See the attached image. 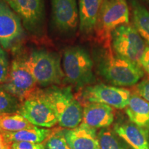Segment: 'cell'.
Instances as JSON below:
<instances>
[{
    "label": "cell",
    "mask_w": 149,
    "mask_h": 149,
    "mask_svg": "<svg viewBox=\"0 0 149 149\" xmlns=\"http://www.w3.org/2000/svg\"><path fill=\"white\" fill-rule=\"evenodd\" d=\"M34 126L18 112L0 114V130L2 131L15 132Z\"/></svg>",
    "instance_id": "obj_20"
},
{
    "label": "cell",
    "mask_w": 149,
    "mask_h": 149,
    "mask_svg": "<svg viewBox=\"0 0 149 149\" xmlns=\"http://www.w3.org/2000/svg\"><path fill=\"white\" fill-rule=\"evenodd\" d=\"M140 66L149 74V46H146L140 61Z\"/></svg>",
    "instance_id": "obj_27"
},
{
    "label": "cell",
    "mask_w": 149,
    "mask_h": 149,
    "mask_svg": "<svg viewBox=\"0 0 149 149\" xmlns=\"http://www.w3.org/2000/svg\"><path fill=\"white\" fill-rule=\"evenodd\" d=\"M41 90L61 128L71 129L82 122L83 105L74 95L71 87L52 86Z\"/></svg>",
    "instance_id": "obj_2"
},
{
    "label": "cell",
    "mask_w": 149,
    "mask_h": 149,
    "mask_svg": "<svg viewBox=\"0 0 149 149\" xmlns=\"http://www.w3.org/2000/svg\"><path fill=\"white\" fill-rule=\"evenodd\" d=\"M62 68L65 80L77 89L90 86L95 81L93 61L81 46H70L64 51Z\"/></svg>",
    "instance_id": "obj_3"
},
{
    "label": "cell",
    "mask_w": 149,
    "mask_h": 149,
    "mask_svg": "<svg viewBox=\"0 0 149 149\" xmlns=\"http://www.w3.org/2000/svg\"><path fill=\"white\" fill-rule=\"evenodd\" d=\"M113 130L131 149H149V131L130 120L117 123Z\"/></svg>",
    "instance_id": "obj_15"
},
{
    "label": "cell",
    "mask_w": 149,
    "mask_h": 149,
    "mask_svg": "<svg viewBox=\"0 0 149 149\" xmlns=\"http://www.w3.org/2000/svg\"><path fill=\"white\" fill-rule=\"evenodd\" d=\"M44 143L46 149H72L65 138L64 129L53 130Z\"/></svg>",
    "instance_id": "obj_23"
},
{
    "label": "cell",
    "mask_w": 149,
    "mask_h": 149,
    "mask_svg": "<svg viewBox=\"0 0 149 149\" xmlns=\"http://www.w3.org/2000/svg\"><path fill=\"white\" fill-rule=\"evenodd\" d=\"M24 37L21 19L5 0H0V46L15 51Z\"/></svg>",
    "instance_id": "obj_9"
},
{
    "label": "cell",
    "mask_w": 149,
    "mask_h": 149,
    "mask_svg": "<svg viewBox=\"0 0 149 149\" xmlns=\"http://www.w3.org/2000/svg\"><path fill=\"white\" fill-rule=\"evenodd\" d=\"M6 142L9 145L15 141H29V142H44L53 132L51 128H40L34 126L15 132L2 131Z\"/></svg>",
    "instance_id": "obj_18"
},
{
    "label": "cell",
    "mask_w": 149,
    "mask_h": 149,
    "mask_svg": "<svg viewBox=\"0 0 149 149\" xmlns=\"http://www.w3.org/2000/svg\"><path fill=\"white\" fill-rule=\"evenodd\" d=\"M0 149H9L8 145L6 142L1 130H0Z\"/></svg>",
    "instance_id": "obj_28"
},
{
    "label": "cell",
    "mask_w": 149,
    "mask_h": 149,
    "mask_svg": "<svg viewBox=\"0 0 149 149\" xmlns=\"http://www.w3.org/2000/svg\"><path fill=\"white\" fill-rule=\"evenodd\" d=\"M104 0H78L79 31L89 35L95 31L99 13Z\"/></svg>",
    "instance_id": "obj_16"
},
{
    "label": "cell",
    "mask_w": 149,
    "mask_h": 149,
    "mask_svg": "<svg viewBox=\"0 0 149 149\" xmlns=\"http://www.w3.org/2000/svg\"><path fill=\"white\" fill-rule=\"evenodd\" d=\"M8 5L18 15L29 32L35 35L42 34L45 19L43 0H15Z\"/></svg>",
    "instance_id": "obj_12"
},
{
    "label": "cell",
    "mask_w": 149,
    "mask_h": 149,
    "mask_svg": "<svg viewBox=\"0 0 149 149\" xmlns=\"http://www.w3.org/2000/svg\"><path fill=\"white\" fill-rule=\"evenodd\" d=\"M137 90L139 95L149 102V79L141 81L137 85Z\"/></svg>",
    "instance_id": "obj_26"
},
{
    "label": "cell",
    "mask_w": 149,
    "mask_h": 149,
    "mask_svg": "<svg viewBox=\"0 0 149 149\" xmlns=\"http://www.w3.org/2000/svg\"><path fill=\"white\" fill-rule=\"evenodd\" d=\"M9 68V61L6 50L0 46V85L3 84L8 77Z\"/></svg>",
    "instance_id": "obj_24"
},
{
    "label": "cell",
    "mask_w": 149,
    "mask_h": 149,
    "mask_svg": "<svg viewBox=\"0 0 149 149\" xmlns=\"http://www.w3.org/2000/svg\"><path fill=\"white\" fill-rule=\"evenodd\" d=\"M51 8L55 29L66 36L74 34L79 24L77 0H51Z\"/></svg>",
    "instance_id": "obj_11"
},
{
    "label": "cell",
    "mask_w": 149,
    "mask_h": 149,
    "mask_svg": "<svg viewBox=\"0 0 149 149\" xmlns=\"http://www.w3.org/2000/svg\"><path fill=\"white\" fill-rule=\"evenodd\" d=\"M126 113L130 122L149 131V102L142 97L131 95Z\"/></svg>",
    "instance_id": "obj_17"
},
{
    "label": "cell",
    "mask_w": 149,
    "mask_h": 149,
    "mask_svg": "<svg viewBox=\"0 0 149 149\" xmlns=\"http://www.w3.org/2000/svg\"><path fill=\"white\" fill-rule=\"evenodd\" d=\"M94 59L99 73L116 86H131L144 75L141 66L115 53L111 42L95 52Z\"/></svg>",
    "instance_id": "obj_1"
},
{
    "label": "cell",
    "mask_w": 149,
    "mask_h": 149,
    "mask_svg": "<svg viewBox=\"0 0 149 149\" xmlns=\"http://www.w3.org/2000/svg\"><path fill=\"white\" fill-rule=\"evenodd\" d=\"M5 1H6V2H7V3H8V4H10V3H12V2H13V1H15V0H5Z\"/></svg>",
    "instance_id": "obj_29"
},
{
    "label": "cell",
    "mask_w": 149,
    "mask_h": 149,
    "mask_svg": "<svg viewBox=\"0 0 149 149\" xmlns=\"http://www.w3.org/2000/svg\"><path fill=\"white\" fill-rule=\"evenodd\" d=\"M9 149H46L45 143L15 141L8 145Z\"/></svg>",
    "instance_id": "obj_25"
},
{
    "label": "cell",
    "mask_w": 149,
    "mask_h": 149,
    "mask_svg": "<svg viewBox=\"0 0 149 149\" xmlns=\"http://www.w3.org/2000/svg\"><path fill=\"white\" fill-rule=\"evenodd\" d=\"M83 105L82 122L91 127L108 128L114 121L113 107L97 102H84Z\"/></svg>",
    "instance_id": "obj_13"
},
{
    "label": "cell",
    "mask_w": 149,
    "mask_h": 149,
    "mask_svg": "<svg viewBox=\"0 0 149 149\" xmlns=\"http://www.w3.org/2000/svg\"><path fill=\"white\" fill-rule=\"evenodd\" d=\"M129 22V8L126 0H104L95 29L97 37L105 44L111 42L113 30Z\"/></svg>",
    "instance_id": "obj_6"
},
{
    "label": "cell",
    "mask_w": 149,
    "mask_h": 149,
    "mask_svg": "<svg viewBox=\"0 0 149 149\" xmlns=\"http://www.w3.org/2000/svg\"><path fill=\"white\" fill-rule=\"evenodd\" d=\"M64 133L72 149H100L97 129L84 123L71 129L64 128Z\"/></svg>",
    "instance_id": "obj_14"
},
{
    "label": "cell",
    "mask_w": 149,
    "mask_h": 149,
    "mask_svg": "<svg viewBox=\"0 0 149 149\" xmlns=\"http://www.w3.org/2000/svg\"><path fill=\"white\" fill-rule=\"evenodd\" d=\"M24 61L40 86H59L65 80L60 57L57 54L46 50H35Z\"/></svg>",
    "instance_id": "obj_4"
},
{
    "label": "cell",
    "mask_w": 149,
    "mask_h": 149,
    "mask_svg": "<svg viewBox=\"0 0 149 149\" xmlns=\"http://www.w3.org/2000/svg\"><path fill=\"white\" fill-rule=\"evenodd\" d=\"M18 113L37 127L51 128L58 124L55 113L41 89L21 102Z\"/></svg>",
    "instance_id": "obj_7"
},
{
    "label": "cell",
    "mask_w": 149,
    "mask_h": 149,
    "mask_svg": "<svg viewBox=\"0 0 149 149\" xmlns=\"http://www.w3.org/2000/svg\"><path fill=\"white\" fill-rule=\"evenodd\" d=\"M100 149H131L110 128H102L98 133Z\"/></svg>",
    "instance_id": "obj_21"
},
{
    "label": "cell",
    "mask_w": 149,
    "mask_h": 149,
    "mask_svg": "<svg viewBox=\"0 0 149 149\" xmlns=\"http://www.w3.org/2000/svg\"><path fill=\"white\" fill-rule=\"evenodd\" d=\"M1 87L20 102L37 91V84L24 59H13L10 65L7 79Z\"/></svg>",
    "instance_id": "obj_8"
},
{
    "label": "cell",
    "mask_w": 149,
    "mask_h": 149,
    "mask_svg": "<svg viewBox=\"0 0 149 149\" xmlns=\"http://www.w3.org/2000/svg\"><path fill=\"white\" fill-rule=\"evenodd\" d=\"M130 95L131 93L127 89L104 84L88 86L81 91L84 102L102 103L117 109L127 107Z\"/></svg>",
    "instance_id": "obj_10"
},
{
    "label": "cell",
    "mask_w": 149,
    "mask_h": 149,
    "mask_svg": "<svg viewBox=\"0 0 149 149\" xmlns=\"http://www.w3.org/2000/svg\"><path fill=\"white\" fill-rule=\"evenodd\" d=\"M21 102L7 92L0 85V114L16 113L19 109Z\"/></svg>",
    "instance_id": "obj_22"
},
{
    "label": "cell",
    "mask_w": 149,
    "mask_h": 149,
    "mask_svg": "<svg viewBox=\"0 0 149 149\" xmlns=\"http://www.w3.org/2000/svg\"><path fill=\"white\" fill-rule=\"evenodd\" d=\"M133 26L149 46V11L137 0H130Z\"/></svg>",
    "instance_id": "obj_19"
},
{
    "label": "cell",
    "mask_w": 149,
    "mask_h": 149,
    "mask_svg": "<svg viewBox=\"0 0 149 149\" xmlns=\"http://www.w3.org/2000/svg\"><path fill=\"white\" fill-rule=\"evenodd\" d=\"M111 45L115 53L140 66V61L146 46L133 25L119 26L112 31Z\"/></svg>",
    "instance_id": "obj_5"
},
{
    "label": "cell",
    "mask_w": 149,
    "mask_h": 149,
    "mask_svg": "<svg viewBox=\"0 0 149 149\" xmlns=\"http://www.w3.org/2000/svg\"><path fill=\"white\" fill-rule=\"evenodd\" d=\"M147 1H149V0H147Z\"/></svg>",
    "instance_id": "obj_30"
}]
</instances>
